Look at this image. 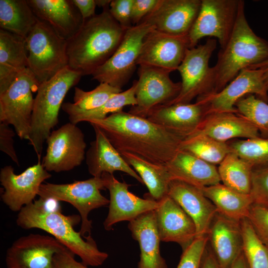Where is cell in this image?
Instances as JSON below:
<instances>
[{
    "label": "cell",
    "instance_id": "28",
    "mask_svg": "<svg viewBox=\"0 0 268 268\" xmlns=\"http://www.w3.org/2000/svg\"><path fill=\"white\" fill-rule=\"evenodd\" d=\"M165 166L172 180H181L197 188L221 182L215 165L183 150L180 149Z\"/></svg>",
    "mask_w": 268,
    "mask_h": 268
},
{
    "label": "cell",
    "instance_id": "37",
    "mask_svg": "<svg viewBox=\"0 0 268 268\" xmlns=\"http://www.w3.org/2000/svg\"><path fill=\"white\" fill-rule=\"evenodd\" d=\"M243 253L248 268H268V247L259 238L247 218L240 221Z\"/></svg>",
    "mask_w": 268,
    "mask_h": 268
},
{
    "label": "cell",
    "instance_id": "38",
    "mask_svg": "<svg viewBox=\"0 0 268 268\" xmlns=\"http://www.w3.org/2000/svg\"><path fill=\"white\" fill-rule=\"evenodd\" d=\"M228 144L231 151L247 161L254 169L268 166V137L261 136L237 140Z\"/></svg>",
    "mask_w": 268,
    "mask_h": 268
},
{
    "label": "cell",
    "instance_id": "8",
    "mask_svg": "<svg viewBox=\"0 0 268 268\" xmlns=\"http://www.w3.org/2000/svg\"><path fill=\"white\" fill-rule=\"evenodd\" d=\"M216 47V40L189 48L177 68L181 77V89L173 100L165 104L190 103L195 98L211 94L214 90V74L209 61Z\"/></svg>",
    "mask_w": 268,
    "mask_h": 268
},
{
    "label": "cell",
    "instance_id": "41",
    "mask_svg": "<svg viewBox=\"0 0 268 268\" xmlns=\"http://www.w3.org/2000/svg\"><path fill=\"white\" fill-rule=\"evenodd\" d=\"M247 218L259 238L268 247V206L253 203Z\"/></svg>",
    "mask_w": 268,
    "mask_h": 268
},
{
    "label": "cell",
    "instance_id": "46",
    "mask_svg": "<svg viewBox=\"0 0 268 268\" xmlns=\"http://www.w3.org/2000/svg\"><path fill=\"white\" fill-rule=\"evenodd\" d=\"M74 254L68 249L57 253L54 258L55 268H87L82 263L75 260Z\"/></svg>",
    "mask_w": 268,
    "mask_h": 268
},
{
    "label": "cell",
    "instance_id": "26",
    "mask_svg": "<svg viewBox=\"0 0 268 268\" xmlns=\"http://www.w3.org/2000/svg\"><path fill=\"white\" fill-rule=\"evenodd\" d=\"M194 133L203 134L222 142L235 138L261 136L258 129L248 120L233 112L206 114Z\"/></svg>",
    "mask_w": 268,
    "mask_h": 268
},
{
    "label": "cell",
    "instance_id": "17",
    "mask_svg": "<svg viewBox=\"0 0 268 268\" xmlns=\"http://www.w3.org/2000/svg\"><path fill=\"white\" fill-rule=\"evenodd\" d=\"M189 48L188 35H173L153 28L143 39L137 65L171 72L177 70Z\"/></svg>",
    "mask_w": 268,
    "mask_h": 268
},
{
    "label": "cell",
    "instance_id": "42",
    "mask_svg": "<svg viewBox=\"0 0 268 268\" xmlns=\"http://www.w3.org/2000/svg\"><path fill=\"white\" fill-rule=\"evenodd\" d=\"M251 195L254 203L268 206V166L254 169Z\"/></svg>",
    "mask_w": 268,
    "mask_h": 268
},
{
    "label": "cell",
    "instance_id": "25",
    "mask_svg": "<svg viewBox=\"0 0 268 268\" xmlns=\"http://www.w3.org/2000/svg\"><path fill=\"white\" fill-rule=\"evenodd\" d=\"M205 114L204 105L196 101L195 103L158 105L150 110L146 118L187 137L196 131Z\"/></svg>",
    "mask_w": 268,
    "mask_h": 268
},
{
    "label": "cell",
    "instance_id": "9",
    "mask_svg": "<svg viewBox=\"0 0 268 268\" xmlns=\"http://www.w3.org/2000/svg\"><path fill=\"white\" fill-rule=\"evenodd\" d=\"M39 84L27 68L0 94V122L12 125L19 137L29 140L34 98Z\"/></svg>",
    "mask_w": 268,
    "mask_h": 268
},
{
    "label": "cell",
    "instance_id": "1",
    "mask_svg": "<svg viewBox=\"0 0 268 268\" xmlns=\"http://www.w3.org/2000/svg\"><path fill=\"white\" fill-rule=\"evenodd\" d=\"M88 123L98 127L119 153H133L158 165L168 162L186 137L147 118L123 111Z\"/></svg>",
    "mask_w": 268,
    "mask_h": 268
},
{
    "label": "cell",
    "instance_id": "6",
    "mask_svg": "<svg viewBox=\"0 0 268 268\" xmlns=\"http://www.w3.org/2000/svg\"><path fill=\"white\" fill-rule=\"evenodd\" d=\"M28 68L39 85L68 67L67 40L38 19L26 38Z\"/></svg>",
    "mask_w": 268,
    "mask_h": 268
},
{
    "label": "cell",
    "instance_id": "20",
    "mask_svg": "<svg viewBox=\"0 0 268 268\" xmlns=\"http://www.w3.org/2000/svg\"><path fill=\"white\" fill-rule=\"evenodd\" d=\"M158 203L154 211L161 241L176 242L184 251L197 237L194 221L169 196Z\"/></svg>",
    "mask_w": 268,
    "mask_h": 268
},
{
    "label": "cell",
    "instance_id": "19",
    "mask_svg": "<svg viewBox=\"0 0 268 268\" xmlns=\"http://www.w3.org/2000/svg\"><path fill=\"white\" fill-rule=\"evenodd\" d=\"M201 3V0H158L153 10L140 22L148 23L165 33L188 35Z\"/></svg>",
    "mask_w": 268,
    "mask_h": 268
},
{
    "label": "cell",
    "instance_id": "44",
    "mask_svg": "<svg viewBox=\"0 0 268 268\" xmlns=\"http://www.w3.org/2000/svg\"><path fill=\"white\" fill-rule=\"evenodd\" d=\"M15 134L9 125L0 122V150L19 165L18 158L14 147L13 137Z\"/></svg>",
    "mask_w": 268,
    "mask_h": 268
},
{
    "label": "cell",
    "instance_id": "5",
    "mask_svg": "<svg viewBox=\"0 0 268 268\" xmlns=\"http://www.w3.org/2000/svg\"><path fill=\"white\" fill-rule=\"evenodd\" d=\"M82 76L67 67L39 85L34 98L28 140L38 160H40L45 141L59 122V111L66 95Z\"/></svg>",
    "mask_w": 268,
    "mask_h": 268
},
{
    "label": "cell",
    "instance_id": "30",
    "mask_svg": "<svg viewBox=\"0 0 268 268\" xmlns=\"http://www.w3.org/2000/svg\"><path fill=\"white\" fill-rule=\"evenodd\" d=\"M198 188L213 203L219 213L237 221L247 218L254 203L251 194L239 193L220 183Z\"/></svg>",
    "mask_w": 268,
    "mask_h": 268
},
{
    "label": "cell",
    "instance_id": "31",
    "mask_svg": "<svg viewBox=\"0 0 268 268\" xmlns=\"http://www.w3.org/2000/svg\"><path fill=\"white\" fill-rule=\"evenodd\" d=\"M120 153L142 180L149 191L146 195L157 201L167 195L172 178L165 165L155 164L133 153Z\"/></svg>",
    "mask_w": 268,
    "mask_h": 268
},
{
    "label": "cell",
    "instance_id": "52",
    "mask_svg": "<svg viewBox=\"0 0 268 268\" xmlns=\"http://www.w3.org/2000/svg\"><path fill=\"white\" fill-rule=\"evenodd\" d=\"M262 68L265 69V78L268 84V60L258 66L256 68Z\"/></svg>",
    "mask_w": 268,
    "mask_h": 268
},
{
    "label": "cell",
    "instance_id": "32",
    "mask_svg": "<svg viewBox=\"0 0 268 268\" xmlns=\"http://www.w3.org/2000/svg\"><path fill=\"white\" fill-rule=\"evenodd\" d=\"M38 18L27 0H0V27L26 38Z\"/></svg>",
    "mask_w": 268,
    "mask_h": 268
},
{
    "label": "cell",
    "instance_id": "10",
    "mask_svg": "<svg viewBox=\"0 0 268 268\" xmlns=\"http://www.w3.org/2000/svg\"><path fill=\"white\" fill-rule=\"evenodd\" d=\"M153 28L148 23L140 22L127 29L116 51L92 74V79L122 89L133 75L143 39Z\"/></svg>",
    "mask_w": 268,
    "mask_h": 268
},
{
    "label": "cell",
    "instance_id": "36",
    "mask_svg": "<svg viewBox=\"0 0 268 268\" xmlns=\"http://www.w3.org/2000/svg\"><path fill=\"white\" fill-rule=\"evenodd\" d=\"M135 88L136 82L134 80L128 89L112 96L98 108L69 118V122L77 125L81 122L102 120L108 116L109 114L123 111L125 106L136 105Z\"/></svg>",
    "mask_w": 268,
    "mask_h": 268
},
{
    "label": "cell",
    "instance_id": "40",
    "mask_svg": "<svg viewBox=\"0 0 268 268\" xmlns=\"http://www.w3.org/2000/svg\"><path fill=\"white\" fill-rule=\"evenodd\" d=\"M208 242L207 234L196 237L183 251L177 268H200Z\"/></svg>",
    "mask_w": 268,
    "mask_h": 268
},
{
    "label": "cell",
    "instance_id": "35",
    "mask_svg": "<svg viewBox=\"0 0 268 268\" xmlns=\"http://www.w3.org/2000/svg\"><path fill=\"white\" fill-rule=\"evenodd\" d=\"M180 149L213 165H219L231 152L227 142H222L207 135L193 133L182 142Z\"/></svg>",
    "mask_w": 268,
    "mask_h": 268
},
{
    "label": "cell",
    "instance_id": "50",
    "mask_svg": "<svg viewBox=\"0 0 268 268\" xmlns=\"http://www.w3.org/2000/svg\"><path fill=\"white\" fill-rule=\"evenodd\" d=\"M230 268H248L243 252L234 262Z\"/></svg>",
    "mask_w": 268,
    "mask_h": 268
},
{
    "label": "cell",
    "instance_id": "21",
    "mask_svg": "<svg viewBox=\"0 0 268 268\" xmlns=\"http://www.w3.org/2000/svg\"><path fill=\"white\" fill-rule=\"evenodd\" d=\"M167 195L173 199L194 221L197 237L207 234L214 216L215 206L197 187L181 180H172Z\"/></svg>",
    "mask_w": 268,
    "mask_h": 268
},
{
    "label": "cell",
    "instance_id": "3",
    "mask_svg": "<svg viewBox=\"0 0 268 268\" xmlns=\"http://www.w3.org/2000/svg\"><path fill=\"white\" fill-rule=\"evenodd\" d=\"M268 60V42L257 36L250 27L240 0L236 22L230 38L221 48L212 67L214 90H222L245 68H256Z\"/></svg>",
    "mask_w": 268,
    "mask_h": 268
},
{
    "label": "cell",
    "instance_id": "47",
    "mask_svg": "<svg viewBox=\"0 0 268 268\" xmlns=\"http://www.w3.org/2000/svg\"><path fill=\"white\" fill-rule=\"evenodd\" d=\"M72 1L78 9L84 20L89 18L96 14L95 0H72Z\"/></svg>",
    "mask_w": 268,
    "mask_h": 268
},
{
    "label": "cell",
    "instance_id": "48",
    "mask_svg": "<svg viewBox=\"0 0 268 268\" xmlns=\"http://www.w3.org/2000/svg\"><path fill=\"white\" fill-rule=\"evenodd\" d=\"M33 204L42 210L49 212H62V206L60 201L51 198L39 197L34 200Z\"/></svg>",
    "mask_w": 268,
    "mask_h": 268
},
{
    "label": "cell",
    "instance_id": "15",
    "mask_svg": "<svg viewBox=\"0 0 268 268\" xmlns=\"http://www.w3.org/2000/svg\"><path fill=\"white\" fill-rule=\"evenodd\" d=\"M68 249L53 236L30 233L15 240L5 257L7 268H55V255Z\"/></svg>",
    "mask_w": 268,
    "mask_h": 268
},
{
    "label": "cell",
    "instance_id": "49",
    "mask_svg": "<svg viewBox=\"0 0 268 268\" xmlns=\"http://www.w3.org/2000/svg\"><path fill=\"white\" fill-rule=\"evenodd\" d=\"M200 268H221L210 249L206 247Z\"/></svg>",
    "mask_w": 268,
    "mask_h": 268
},
{
    "label": "cell",
    "instance_id": "29",
    "mask_svg": "<svg viewBox=\"0 0 268 268\" xmlns=\"http://www.w3.org/2000/svg\"><path fill=\"white\" fill-rule=\"evenodd\" d=\"M28 68L25 39L0 29V94Z\"/></svg>",
    "mask_w": 268,
    "mask_h": 268
},
{
    "label": "cell",
    "instance_id": "2",
    "mask_svg": "<svg viewBox=\"0 0 268 268\" xmlns=\"http://www.w3.org/2000/svg\"><path fill=\"white\" fill-rule=\"evenodd\" d=\"M109 9L84 20L78 32L67 40L68 67L82 76L92 75L111 58L127 30L115 20Z\"/></svg>",
    "mask_w": 268,
    "mask_h": 268
},
{
    "label": "cell",
    "instance_id": "34",
    "mask_svg": "<svg viewBox=\"0 0 268 268\" xmlns=\"http://www.w3.org/2000/svg\"><path fill=\"white\" fill-rule=\"evenodd\" d=\"M122 91V89L106 83H100L89 91L75 87L73 102L63 103L62 109L69 118L100 107L112 96Z\"/></svg>",
    "mask_w": 268,
    "mask_h": 268
},
{
    "label": "cell",
    "instance_id": "22",
    "mask_svg": "<svg viewBox=\"0 0 268 268\" xmlns=\"http://www.w3.org/2000/svg\"><path fill=\"white\" fill-rule=\"evenodd\" d=\"M207 234L210 249L220 268H230L243 252L240 221L217 212Z\"/></svg>",
    "mask_w": 268,
    "mask_h": 268
},
{
    "label": "cell",
    "instance_id": "45",
    "mask_svg": "<svg viewBox=\"0 0 268 268\" xmlns=\"http://www.w3.org/2000/svg\"><path fill=\"white\" fill-rule=\"evenodd\" d=\"M158 0H134L131 19L133 25L138 24L156 6Z\"/></svg>",
    "mask_w": 268,
    "mask_h": 268
},
{
    "label": "cell",
    "instance_id": "4",
    "mask_svg": "<svg viewBox=\"0 0 268 268\" xmlns=\"http://www.w3.org/2000/svg\"><path fill=\"white\" fill-rule=\"evenodd\" d=\"M81 220L77 215H65L62 212L42 210L33 203L23 207L18 212L16 222L22 229L37 228L55 237L73 254L78 256L86 266L98 267L108 257L99 250L95 241L86 240L74 226Z\"/></svg>",
    "mask_w": 268,
    "mask_h": 268
},
{
    "label": "cell",
    "instance_id": "7",
    "mask_svg": "<svg viewBox=\"0 0 268 268\" xmlns=\"http://www.w3.org/2000/svg\"><path fill=\"white\" fill-rule=\"evenodd\" d=\"M104 189L103 179L93 177L68 184H42L38 196L71 204L80 214L81 224L79 232L85 240H92V221L88 216L91 210L109 204V200L101 194L100 190Z\"/></svg>",
    "mask_w": 268,
    "mask_h": 268
},
{
    "label": "cell",
    "instance_id": "18",
    "mask_svg": "<svg viewBox=\"0 0 268 268\" xmlns=\"http://www.w3.org/2000/svg\"><path fill=\"white\" fill-rule=\"evenodd\" d=\"M101 177L105 182V189L110 194L109 211L103 223L106 230H111L116 223L130 221L158 206V201L146 194L144 199H142L131 193L128 190L131 185L119 181L113 175L105 173Z\"/></svg>",
    "mask_w": 268,
    "mask_h": 268
},
{
    "label": "cell",
    "instance_id": "16",
    "mask_svg": "<svg viewBox=\"0 0 268 268\" xmlns=\"http://www.w3.org/2000/svg\"><path fill=\"white\" fill-rule=\"evenodd\" d=\"M40 160L17 175L13 168L6 165L0 171V182L4 188L1 198L3 202L14 212L34 201L42 183L51 177Z\"/></svg>",
    "mask_w": 268,
    "mask_h": 268
},
{
    "label": "cell",
    "instance_id": "13",
    "mask_svg": "<svg viewBox=\"0 0 268 268\" xmlns=\"http://www.w3.org/2000/svg\"><path fill=\"white\" fill-rule=\"evenodd\" d=\"M42 164L48 172L68 171L79 166L85 158L86 144L82 131L67 123L51 132Z\"/></svg>",
    "mask_w": 268,
    "mask_h": 268
},
{
    "label": "cell",
    "instance_id": "43",
    "mask_svg": "<svg viewBox=\"0 0 268 268\" xmlns=\"http://www.w3.org/2000/svg\"><path fill=\"white\" fill-rule=\"evenodd\" d=\"M134 0H112L109 11L112 16L126 29L132 27L131 12Z\"/></svg>",
    "mask_w": 268,
    "mask_h": 268
},
{
    "label": "cell",
    "instance_id": "23",
    "mask_svg": "<svg viewBox=\"0 0 268 268\" xmlns=\"http://www.w3.org/2000/svg\"><path fill=\"white\" fill-rule=\"evenodd\" d=\"M38 19L48 23L63 39L73 37L83 24V19L72 0H27Z\"/></svg>",
    "mask_w": 268,
    "mask_h": 268
},
{
    "label": "cell",
    "instance_id": "33",
    "mask_svg": "<svg viewBox=\"0 0 268 268\" xmlns=\"http://www.w3.org/2000/svg\"><path fill=\"white\" fill-rule=\"evenodd\" d=\"M217 169L223 185L239 193L251 194L254 168L247 161L231 151Z\"/></svg>",
    "mask_w": 268,
    "mask_h": 268
},
{
    "label": "cell",
    "instance_id": "51",
    "mask_svg": "<svg viewBox=\"0 0 268 268\" xmlns=\"http://www.w3.org/2000/svg\"><path fill=\"white\" fill-rule=\"evenodd\" d=\"M111 2L110 0H95L96 6L102 7V9L109 8Z\"/></svg>",
    "mask_w": 268,
    "mask_h": 268
},
{
    "label": "cell",
    "instance_id": "27",
    "mask_svg": "<svg viewBox=\"0 0 268 268\" xmlns=\"http://www.w3.org/2000/svg\"><path fill=\"white\" fill-rule=\"evenodd\" d=\"M128 228L139 245L140 254L138 268H168L161 256L155 211L146 212L129 221Z\"/></svg>",
    "mask_w": 268,
    "mask_h": 268
},
{
    "label": "cell",
    "instance_id": "11",
    "mask_svg": "<svg viewBox=\"0 0 268 268\" xmlns=\"http://www.w3.org/2000/svg\"><path fill=\"white\" fill-rule=\"evenodd\" d=\"M240 0H201L197 17L188 34L190 48L205 37L218 39L221 48L228 41L234 28Z\"/></svg>",
    "mask_w": 268,
    "mask_h": 268
},
{
    "label": "cell",
    "instance_id": "14",
    "mask_svg": "<svg viewBox=\"0 0 268 268\" xmlns=\"http://www.w3.org/2000/svg\"><path fill=\"white\" fill-rule=\"evenodd\" d=\"M170 72L151 66H139L138 79L135 80L136 105L129 113L146 118L153 108L166 104L179 94L181 83L174 82Z\"/></svg>",
    "mask_w": 268,
    "mask_h": 268
},
{
    "label": "cell",
    "instance_id": "24",
    "mask_svg": "<svg viewBox=\"0 0 268 268\" xmlns=\"http://www.w3.org/2000/svg\"><path fill=\"white\" fill-rule=\"evenodd\" d=\"M91 126L95 131V139L91 142L86 153L89 174L94 177H101L103 173L113 175L114 172L119 171L143 184L139 175L125 161L104 133L96 126Z\"/></svg>",
    "mask_w": 268,
    "mask_h": 268
},
{
    "label": "cell",
    "instance_id": "39",
    "mask_svg": "<svg viewBox=\"0 0 268 268\" xmlns=\"http://www.w3.org/2000/svg\"><path fill=\"white\" fill-rule=\"evenodd\" d=\"M237 113L253 124L261 136L268 137V103L255 95L239 99L235 105Z\"/></svg>",
    "mask_w": 268,
    "mask_h": 268
},
{
    "label": "cell",
    "instance_id": "12",
    "mask_svg": "<svg viewBox=\"0 0 268 268\" xmlns=\"http://www.w3.org/2000/svg\"><path fill=\"white\" fill-rule=\"evenodd\" d=\"M265 72L262 68L244 69L222 90L199 96L196 101L204 105L206 114L212 112L237 113L235 104L249 94L255 95L268 102V84Z\"/></svg>",
    "mask_w": 268,
    "mask_h": 268
}]
</instances>
